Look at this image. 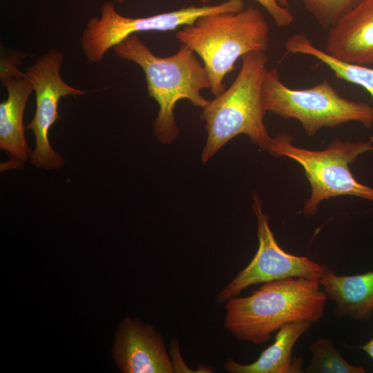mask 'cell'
<instances>
[{
    "label": "cell",
    "mask_w": 373,
    "mask_h": 373,
    "mask_svg": "<svg viewBox=\"0 0 373 373\" xmlns=\"http://www.w3.org/2000/svg\"><path fill=\"white\" fill-rule=\"evenodd\" d=\"M202 3H207L211 0H200ZM260 3L271 17L276 25L278 27L289 26L294 21V16L289 8L279 5L275 0H255Z\"/></svg>",
    "instance_id": "ac0fdd59"
},
{
    "label": "cell",
    "mask_w": 373,
    "mask_h": 373,
    "mask_svg": "<svg viewBox=\"0 0 373 373\" xmlns=\"http://www.w3.org/2000/svg\"><path fill=\"white\" fill-rule=\"evenodd\" d=\"M126 0H114L115 2L119 3V4H122L123 3H124Z\"/></svg>",
    "instance_id": "ffe728a7"
},
{
    "label": "cell",
    "mask_w": 373,
    "mask_h": 373,
    "mask_svg": "<svg viewBox=\"0 0 373 373\" xmlns=\"http://www.w3.org/2000/svg\"><path fill=\"white\" fill-rule=\"evenodd\" d=\"M115 361L124 373H173L162 334L150 324L125 318L119 324L113 349Z\"/></svg>",
    "instance_id": "30bf717a"
},
{
    "label": "cell",
    "mask_w": 373,
    "mask_h": 373,
    "mask_svg": "<svg viewBox=\"0 0 373 373\" xmlns=\"http://www.w3.org/2000/svg\"><path fill=\"white\" fill-rule=\"evenodd\" d=\"M64 61L62 53L51 49L39 57L25 72L31 82L36 96V110L26 128L31 130L35 138V147L31 163L37 168L48 170L60 168L64 160L50 144V127L59 119V100L71 95L76 97L86 93L64 82L60 75Z\"/></svg>",
    "instance_id": "ba28073f"
},
{
    "label": "cell",
    "mask_w": 373,
    "mask_h": 373,
    "mask_svg": "<svg viewBox=\"0 0 373 373\" xmlns=\"http://www.w3.org/2000/svg\"><path fill=\"white\" fill-rule=\"evenodd\" d=\"M241 59V68L232 84L209 100L200 114L207 133L202 151L204 163L240 134L247 135L264 151H268L273 141L264 123L267 112L262 99V86L267 70V55L264 51H254Z\"/></svg>",
    "instance_id": "3957f363"
},
{
    "label": "cell",
    "mask_w": 373,
    "mask_h": 373,
    "mask_svg": "<svg viewBox=\"0 0 373 373\" xmlns=\"http://www.w3.org/2000/svg\"><path fill=\"white\" fill-rule=\"evenodd\" d=\"M279 5L289 8L288 0H275ZM359 0H302L306 10L319 25L329 30L347 14Z\"/></svg>",
    "instance_id": "e0dca14e"
},
{
    "label": "cell",
    "mask_w": 373,
    "mask_h": 373,
    "mask_svg": "<svg viewBox=\"0 0 373 373\" xmlns=\"http://www.w3.org/2000/svg\"><path fill=\"white\" fill-rule=\"evenodd\" d=\"M0 81L8 93L0 103V147L15 161H26L32 151L26 139L23 117L33 86L23 72L0 77Z\"/></svg>",
    "instance_id": "7c38bea8"
},
{
    "label": "cell",
    "mask_w": 373,
    "mask_h": 373,
    "mask_svg": "<svg viewBox=\"0 0 373 373\" xmlns=\"http://www.w3.org/2000/svg\"><path fill=\"white\" fill-rule=\"evenodd\" d=\"M358 349L366 352L373 361V338L366 344L358 347Z\"/></svg>",
    "instance_id": "d6986e66"
},
{
    "label": "cell",
    "mask_w": 373,
    "mask_h": 373,
    "mask_svg": "<svg viewBox=\"0 0 373 373\" xmlns=\"http://www.w3.org/2000/svg\"><path fill=\"white\" fill-rule=\"evenodd\" d=\"M327 298L335 304L338 317L368 321L373 312V271L352 276H339L328 269L319 280Z\"/></svg>",
    "instance_id": "5bb4252c"
},
{
    "label": "cell",
    "mask_w": 373,
    "mask_h": 373,
    "mask_svg": "<svg viewBox=\"0 0 373 373\" xmlns=\"http://www.w3.org/2000/svg\"><path fill=\"white\" fill-rule=\"evenodd\" d=\"M112 49L119 59L142 69L149 96L159 106L153 122V134L160 142L171 144L180 133L174 112L176 104L188 99L194 106L203 108L209 101L200 93L211 87L203 63L184 44L173 55L156 56L137 34L126 37Z\"/></svg>",
    "instance_id": "7a4b0ae2"
},
{
    "label": "cell",
    "mask_w": 373,
    "mask_h": 373,
    "mask_svg": "<svg viewBox=\"0 0 373 373\" xmlns=\"http://www.w3.org/2000/svg\"><path fill=\"white\" fill-rule=\"evenodd\" d=\"M326 52L343 61L373 65V0H359L328 30Z\"/></svg>",
    "instance_id": "8fae6325"
},
{
    "label": "cell",
    "mask_w": 373,
    "mask_h": 373,
    "mask_svg": "<svg viewBox=\"0 0 373 373\" xmlns=\"http://www.w3.org/2000/svg\"><path fill=\"white\" fill-rule=\"evenodd\" d=\"M244 0H227L220 4L186 6L146 17H128L119 13L111 1L104 2L99 17L90 18L82 33L80 44L89 62L102 61L106 52L126 37L142 32H167L193 23L200 17L239 12Z\"/></svg>",
    "instance_id": "52a82bcc"
},
{
    "label": "cell",
    "mask_w": 373,
    "mask_h": 373,
    "mask_svg": "<svg viewBox=\"0 0 373 373\" xmlns=\"http://www.w3.org/2000/svg\"><path fill=\"white\" fill-rule=\"evenodd\" d=\"M327 299L319 279L287 278L265 283L248 296L225 302L224 327L240 341L262 344L288 323L320 321Z\"/></svg>",
    "instance_id": "6da1fadb"
},
{
    "label": "cell",
    "mask_w": 373,
    "mask_h": 373,
    "mask_svg": "<svg viewBox=\"0 0 373 373\" xmlns=\"http://www.w3.org/2000/svg\"><path fill=\"white\" fill-rule=\"evenodd\" d=\"M312 358L307 373H365V369L347 362L334 346L332 339L319 338L311 344Z\"/></svg>",
    "instance_id": "2e32d148"
},
{
    "label": "cell",
    "mask_w": 373,
    "mask_h": 373,
    "mask_svg": "<svg viewBox=\"0 0 373 373\" xmlns=\"http://www.w3.org/2000/svg\"><path fill=\"white\" fill-rule=\"evenodd\" d=\"M266 112L300 122L307 136L322 127H336L358 122L365 127L373 125L372 107L365 103L342 97L327 81L306 89H292L280 80L276 68L267 69L262 86Z\"/></svg>",
    "instance_id": "8992f818"
},
{
    "label": "cell",
    "mask_w": 373,
    "mask_h": 373,
    "mask_svg": "<svg viewBox=\"0 0 373 373\" xmlns=\"http://www.w3.org/2000/svg\"><path fill=\"white\" fill-rule=\"evenodd\" d=\"M253 200V210L257 219L258 248L247 266L216 294V300L219 303L227 302L251 285L287 278L320 280L329 269L325 264L285 251L275 239L257 193L254 195Z\"/></svg>",
    "instance_id": "9c48e42d"
},
{
    "label": "cell",
    "mask_w": 373,
    "mask_h": 373,
    "mask_svg": "<svg viewBox=\"0 0 373 373\" xmlns=\"http://www.w3.org/2000/svg\"><path fill=\"white\" fill-rule=\"evenodd\" d=\"M292 137L280 133L273 137L268 149L274 156H286L303 168L312 193L302 212L314 215L319 203L338 195H354L373 202V189L358 182L349 166L367 151H373V136L367 142H352L334 139L323 151H311L294 146Z\"/></svg>",
    "instance_id": "5b68a950"
},
{
    "label": "cell",
    "mask_w": 373,
    "mask_h": 373,
    "mask_svg": "<svg viewBox=\"0 0 373 373\" xmlns=\"http://www.w3.org/2000/svg\"><path fill=\"white\" fill-rule=\"evenodd\" d=\"M306 321L288 323L277 331L274 342L254 362L240 364L233 358L226 360L223 367L231 373H303V360L292 354L300 336L312 325Z\"/></svg>",
    "instance_id": "4fadbf2b"
},
{
    "label": "cell",
    "mask_w": 373,
    "mask_h": 373,
    "mask_svg": "<svg viewBox=\"0 0 373 373\" xmlns=\"http://www.w3.org/2000/svg\"><path fill=\"white\" fill-rule=\"evenodd\" d=\"M288 52L312 56L326 65L339 79L363 88L373 100V68L339 60L315 46L303 34L291 36L285 42ZM373 113V104L371 106Z\"/></svg>",
    "instance_id": "9a60e30c"
},
{
    "label": "cell",
    "mask_w": 373,
    "mask_h": 373,
    "mask_svg": "<svg viewBox=\"0 0 373 373\" xmlns=\"http://www.w3.org/2000/svg\"><path fill=\"white\" fill-rule=\"evenodd\" d=\"M175 37L200 57L210 79V92L216 96L224 90V79L239 58L268 49L269 29L262 12L250 6L239 12L200 17L177 31Z\"/></svg>",
    "instance_id": "277c9868"
}]
</instances>
